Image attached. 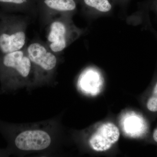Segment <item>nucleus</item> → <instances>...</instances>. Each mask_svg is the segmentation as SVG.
<instances>
[{
	"instance_id": "1",
	"label": "nucleus",
	"mask_w": 157,
	"mask_h": 157,
	"mask_svg": "<svg viewBox=\"0 0 157 157\" xmlns=\"http://www.w3.org/2000/svg\"><path fill=\"white\" fill-rule=\"evenodd\" d=\"M32 81H36V75L25 48L0 54V82L2 91L14 90Z\"/></svg>"
},
{
	"instance_id": "2",
	"label": "nucleus",
	"mask_w": 157,
	"mask_h": 157,
	"mask_svg": "<svg viewBox=\"0 0 157 157\" xmlns=\"http://www.w3.org/2000/svg\"><path fill=\"white\" fill-rule=\"evenodd\" d=\"M27 16L5 13L0 17V54L24 49L27 45Z\"/></svg>"
},
{
	"instance_id": "3",
	"label": "nucleus",
	"mask_w": 157,
	"mask_h": 157,
	"mask_svg": "<svg viewBox=\"0 0 157 157\" xmlns=\"http://www.w3.org/2000/svg\"><path fill=\"white\" fill-rule=\"evenodd\" d=\"M36 75V81L48 79L55 72L58 55L52 52L45 42L34 39L25 47Z\"/></svg>"
},
{
	"instance_id": "4",
	"label": "nucleus",
	"mask_w": 157,
	"mask_h": 157,
	"mask_svg": "<svg viewBox=\"0 0 157 157\" xmlns=\"http://www.w3.org/2000/svg\"><path fill=\"white\" fill-rule=\"evenodd\" d=\"M46 43L54 53L59 55L77 35L75 27L71 23L68 15L54 17L48 23Z\"/></svg>"
},
{
	"instance_id": "5",
	"label": "nucleus",
	"mask_w": 157,
	"mask_h": 157,
	"mask_svg": "<svg viewBox=\"0 0 157 157\" xmlns=\"http://www.w3.org/2000/svg\"><path fill=\"white\" fill-rule=\"evenodd\" d=\"M78 0H38V16L47 25L54 17L67 15L77 8Z\"/></svg>"
},
{
	"instance_id": "6",
	"label": "nucleus",
	"mask_w": 157,
	"mask_h": 157,
	"mask_svg": "<svg viewBox=\"0 0 157 157\" xmlns=\"http://www.w3.org/2000/svg\"><path fill=\"white\" fill-rule=\"evenodd\" d=\"M120 132L116 125L112 123H106L99 127L91 137L90 146L97 151L108 150L119 139Z\"/></svg>"
},
{
	"instance_id": "7",
	"label": "nucleus",
	"mask_w": 157,
	"mask_h": 157,
	"mask_svg": "<svg viewBox=\"0 0 157 157\" xmlns=\"http://www.w3.org/2000/svg\"><path fill=\"white\" fill-rule=\"evenodd\" d=\"M38 0H0L4 12H19L33 17L38 16Z\"/></svg>"
},
{
	"instance_id": "8",
	"label": "nucleus",
	"mask_w": 157,
	"mask_h": 157,
	"mask_svg": "<svg viewBox=\"0 0 157 157\" xmlns=\"http://www.w3.org/2000/svg\"><path fill=\"white\" fill-rule=\"evenodd\" d=\"M103 80L101 74L97 70L89 69L84 71L78 80V86L83 92L96 96L101 92Z\"/></svg>"
},
{
	"instance_id": "9",
	"label": "nucleus",
	"mask_w": 157,
	"mask_h": 157,
	"mask_svg": "<svg viewBox=\"0 0 157 157\" xmlns=\"http://www.w3.org/2000/svg\"><path fill=\"white\" fill-rule=\"evenodd\" d=\"M140 119L135 113L129 112L121 120L122 127L127 135L136 137L139 134Z\"/></svg>"
},
{
	"instance_id": "10",
	"label": "nucleus",
	"mask_w": 157,
	"mask_h": 157,
	"mask_svg": "<svg viewBox=\"0 0 157 157\" xmlns=\"http://www.w3.org/2000/svg\"><path fill=\"white\" fill-rule=\"evenodd\" d=\"M82 5L90 9L102 12H107L112 9L110 0H80Z\"/></svg>"
},
{
	"instance_id": "11",
	"label": "nucleus",
	"mask_w": 157,
	"mask_h": 157,
	"mask_svg": "<svg viewBox=\"0 0 157 157\" xmlns=\"http://www.w3.org/2000/svg\"><path fill=\"white\" fill-rule=\"evenodd\" d=\"M147 107L150 111L152 112L157 111V97L152 96L149 99L147 104Z\"/></svg>"
},
{
	"instance_id": "12",
	"label": "nucleus",
	"mask_w": 157,
	"mask_h": 157,
	"mask_svg": "<svg viewBox=\"0 0 157 157\" xmlns=\"http://www.w3.org/2000/svg\"><path fill=\"white\" fill-rule=\"evenodd\" d=\"M152 96L157 97V82L155 86L154 89Z\"/></svg>"
},
{
	"instance_id": "13",
	"label": "nucleus",
	"mask_w": 157,
	"mask_h": 157,
	"mask_svg": "<svg viewBox=\"0 0 157 157\" xmlns=\"http://www.w3.org/2000/svg\"><path fill=\"white\" fill-rule=\"evenodd\" d=\"M154 140L157 142V128L156 129L154 132L153 135Z\"/></svg>"
},
{
	"instance_id": "14",
	"label": "nucleus",
	"mask_w": 157,
	"mask_h": 157,
	"mask_svg": "<svg viewBox=\"0 0 157 157\" xmlns=\"http://www.w3.org/2000/svg\"><path fill=\"white\" fill-rule=\"evenodd\" d=\"M5 13H6V12H4V11H0V17H2Z\"/></svg>"
},
{
	"instance_id": "15",
	"label": "nucleus",
	"mask_w": 157,
	"mask_h": 157,
	"mask_svg": "<svg viewBox=\"0 0 157 157\" xmlns=\"http://www.w3.org/2000/svg\"><path fill=\"white\" fill-rule=\"evenodd\" d=\"M5 155H6V152H5L0 151V156Z\"/></svg>"
},
{
	"instance_id": "16",
	"label": "nucleus",
	"mask_w": 157,
	"mask_h": 157,
	"mask_svg": "<svg viewBox=\"0 0 157 157\" xmlns=\"http://www.w3.org/2000/svg\"></svg>"
}]
</instances>
